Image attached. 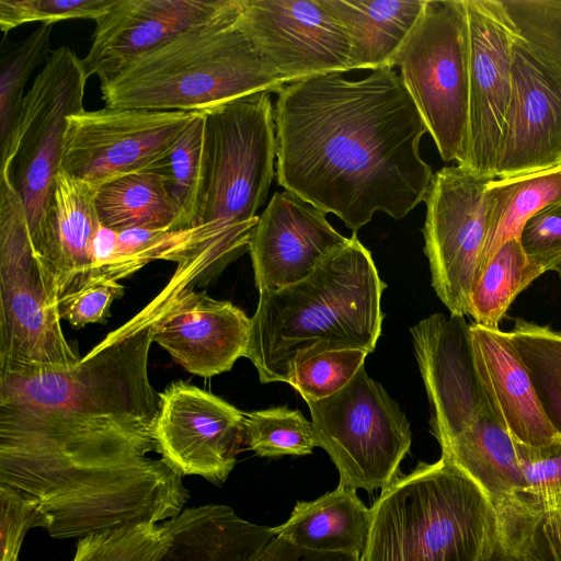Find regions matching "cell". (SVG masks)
Here are the masks:
<instances>
[{"instance_id": "20", "label": "cell", "mask_w": 561, "mask_h": 561, "mask_svg": "<svg viewBox=\"0 0 561 561\" xmlns=\"http://www.w3.org/2000/svg\"><path fill=\"white\" fill-rule=\"evenodd\" d=\"M231 0H115L95 21L82 58L90 78H104L224 11Z\"/></svg>"}, {"instance_id": "6", "label": "cell", "mask_w": 561, "mask_h": 561, "mask_svg": "<svg viewBox=\"0 0 561 561\" xmlns=\"http://www.w3.org/2000/svg\"><path fill=\"white\" fill-rule=\"evenodd\" d=\"M80 359L34 252L24 203L1 173L0 373L66 369Z\"/></svg>"}, {"instance_id": "28", "label": "cell", "mask_w": 561, "mask_h": 561, "mask_svg": "<svg viewBox=\"0 0 561 561\" xmlns=\"http://www.w3.org/2000/svg\"><path fill=\"white\" fill-rule=\"evenodd\" d=\"M94 205L100 224L115 231L190 229L161 176L150 167L98 186Z\"/></svg>"}, {"instance_id": "22", "label": "cell", "mask_w": 561, "mask_h": 561, "mask_svg": "<svg viewBox=\"0 0 561 561\" xmlns=\"http://www.w3.org/2000/svg\"><path fill=\"white\" fill-rule=\"evenodd\" d=\"M476 367L489 401L515 442L541 446L561 435L545 414L507 332L469 325Z\"/></svg>"}, {"instance_id": "42", "label": "cell", "mask_w": 561, "mask_h": 561, "mask_svg": "<svg viewBox=\"0 0 561 561\" xmlns=\"http://www.w3.org/2000/svg\"><path fill=\"white\" fill-rule=\"evenodd\" d=\"M123 295L124 286L119 282L98 278L59 299L58 313L61 320L77 328L104 322L112 302Z\"/></svg>"}, {"instance_id": "11", "label": "cell", "mask_w": 561, "mask_h": 561, "mask_svg": "<svg viewBox=\"0 0 561 561\" xmlns=\"http://www.w3.org/2000/svg\"><path fill=\"white\" fill-rule=\"evenodd\" d=\"M491 180L458 164L446 167L434 173L425 197L424 253L432 286L450 314L468 316L488 234Z\"/></svg>"}, {"instance_id": "14", "label": "cell", "mask_w": 561, "mask_h": 561, "mask_svg": "<svg viewBox=\"0 0 561 561\" xmlns=\"http://www.w3.org/2000/svg\"><path fill=\"white\" fill-rule=\"evenodd\" d=\"M245 414L221 398L184 381L160 393L153 424L157 453L183 476L222 484L245 443Z\"/></svg>"}, {"instance_id": "18", "label": "cell", "mask_w": 561, "mask_h": 561, "mask_svg": "<svg viewBox=\"0 0 561 561\" xmlns=\"http://www.w3.org/2000/svg\"><path fill=\"white\" fill-rule=\"evenodd\" d=\"M162 293L165 299L153 342L188 373L209 378L229 371L244 357L250 318L241 309L173 277Z\"/></svg>"}, {"instance_id": "24", "label": "cell", "mask_w": 561, "mask_h": 561, "mask_svg": "<svg viewBox=\"0 0 561 561\" xmlns=\"http://www.w3.org/2000/svg\"><path fill=\"white\" fill-rule=\"evenodd\" d=\"M491 504L493 529L483 561H561V496L519 490Z\"/></svg>"}, {"instance_id": "5", "label": "cell", "mask_w": 561, "mask_h": 561, "mask_svg": "<svg viewBox=\"0 0 561 561\" xmlns=\"http://www.w3.org/2000/svg\"><path fill=\"white\" fill-rule=\"evenodd\" d=\"M492 529L486 494L442 455L381 490L360 561H483Z\"/></svg>"}, {"instance_id": "8", "label": "cell", "mask_w": 561, "mask_h": 561, "mask_svg": "<svg viewBox=\"0 0 561 561\" xmlns=\"http://www.w3.org/2000/svg\"><path fill=\"white\" fill-rule=\"evenodd\" d=\"M391 67L445 162L465 165L469 131V45L465 0H426Z\"/></svg>"}, {"instance_id": "33", "label": "cell", "mask_w": 561, "mask_h": 561, "mask_svg": "<svg viewBox=\"0 0 561 561\" xmlns=\"http://www.w3.org/2000/svg\"><path fill=\"white\" fill-rule=\"evenodd\" d=\"M53 24H41L25 39L3 51L0 58V140L1 164L10 158L20 113L24 101V87L50 50Z\"/></svg>"}, {"instance_id": "26", "label": "cell", "mask_w": 561, "mask_h": 561, "mask_svg": "<svg viewBox=\"0 0 561 561\" xmlns=\"http://www.w3.org/2000/svg\"><path fill=\"white\" fill-rule=\"evenodd\" d=\"M371 522V507L356 490L337 485L311 501H298L289 518L273 527L290 542L324 552H344L360 557Z\"/></svg>"}, {"instance_id": "1", "label": "cell", "mask_w": 561, "mask_h": 561, "mask_svg": "<svg viewBox=\"0 0 561 561\" xmlns=\"http://www.w3.org/2000/svg\"><path fill=\"white\" fill-rule=\"evenodd\" d=\"M277 181L356 232L423 202L433 171L424 121L393 68L359 80L327 73L285 85L274 108Z\"/></svg>"}, {"instance_id": "7", "label": "cell", "mask_w": 561, "mask_h": 561, "mask_svg": "<svg viewBox=\"0 0 561 561\" xmlns=\"http://www.w3.org/2000/svg\"><path fill=\"white\" fill-rule=\"evenodd\" d=\"M203 121L195 227L256 220L275 174L276 131L270 93L245 95L203 111Z\"/></svg>"}, {"instance_id": "36", "label": "cell", "mask_w": 561, "mask_h": 561, "mask_svg": "<svg viewBox=\"0 0 561 561\" xmlns=\"http://www.w3.org/2000/svg\"><path fill=\"white\" fill-rule=\"evenodd\" d=\"M163 537L162 523L95 533L79 539L72 561H152Z\"/></svg>"}, {"instance_id": "23", "label": "cell", "mask_w": 561, "mask_h": 561, "mask_svg": "<svg viewBox=\"0 0 561 561\" xmlns=\"http://www.w3.org/2000/svg\"><path fill=\"white\" fill-rule=\"evenodd\" d=\"M163 542L152 561H256L275 536L221 504L185 507L164 520Z\"/></svg>"}, {"instance_id": "3", "label": "cell", "mask_w": 561, "mask_h": 561, "mask_svg": "<svg viewBox=\"0 0 561 561\" xmlns=\"http://www.w3.org/2000/svg\"><path fill=\"white\" fill-rule=\"evenodd\" d=\"M380 278L356 233L302 280L259 293L244 357L262 383L287 382L300 364L324 352H374L381 334Z\"/></svg>"}, {"instance_id": "4", "label": "cell", "mask_w": 561, "mask_h": 561, "mask_svg": "<svg viewBox=\"0 0 561 561\" xmlns=\"http://www.w3.org/2000/svg\"><path fill=\"white\" fill-rule=\"evenodd\" d=\"M243 0L101 78L106 107L203 112L285 84L241 23Z\"/></svg>"}, {"instance_id": "39", "label": "cell", "mask_w": 561, "mask_h": 561, "mask_svg": "<svg viewBox=\"0 0 561 561\" xmlns=\"http://www.w3.org/2000/svg\"><path fill=\"white\" fill-rule=\"evenodd\" d=\"M115 0H0V27L5 34L31 22L54 24L72 19L96 21Z\"/></svg>"}, {"instance_id": "2", "label": "cell", "mask_w": 561, "mask_h": 561, "mask_svg": "<svg viewBox=\"0 0 561 561\" xmlns=\"http://www.w3.org/2000/svg\"><path fill=\"white\" fill-rule=\"evenodd\" d=\"M164 299L160 291L70 368L0 373V428L80 446L153 438L160 393L148 358Z\"/></svg>"}, {"instance_id": "12", "label": "cell", "mask_w": 561, "mask_h": 561, "mask_svg": "<svg viewBox=\"0 0 561 561\" xmlns=\"http://www.w3.org/2000/svg\"><path fill=\"white\" fill-rule=\"evenodd\" d=\"M197 112L104 107L67 119L60 171L94 187L153 164Z\"/></svg>"}, {"instance_id": "17", "label": "cell", "mask_w": 561, "mask_h": 561, "mask_svg": "<svg viewBox=\"0 0 561 561\" xmlns=\"http://www.w3.org/2000/svg\"><path fill=\"white\" fill-rule=\"evenodd\" d=\"M561 164V67L519 37L514 46L512 96L495 176L531 173Z\"/></svg>"}, {"instance_id": "34", "label": "cell", "mask_w": 561, "mask_h": 561, "mask_svg": "<svg viewBox=\"0 0 561 561\" xmlns=\"http://www.w3.org/2000/svg\"><path fill=\"white\" fill-rule=\"evenodd\" d=\"M203 144V112H197L170 150L150 165L161 176L187 228L195 227L197 217Z\"/></svg>"}, {"instance_id": "13", "label": "cell", "mask_w": 561, "mask_h": 561, "mask_svg": "<svg viewBox=\"0 0 561 561\" xmlns=\"http://www.w3.org/2000/svg\"><path fill=\"white\" fill-rule=\"evenodd\" d=\"M469 45V131L465 168L496 179L520 37L501 0H465Z\"/></svg>"}, {"instance_id": "31", "label": "cell", "mask_w": 561, "mask_h": 561, "mask_svg": "<svg viewBox=\"0 0 561 561\" xmlns=\"http://www.w3.org/2000/svg\"><path fill=\"white\" fill-rule=\"evenodd\" d=\"M543 270L527 256L520 239L503 243L477 276L469 297L468 316L489 329H499L514 299Z\"/></svg>"}, {"instance_id": "15", "label": "cell", "mask_w": 561, "mask_h": 561, "mask_svg": "<svg viewBox=\"0 0 561 561\" xmlns=\"http://www.w3.org/2000/svg\"><path fill=\"white\" fill-rule=\"evenodd\" d=\"M241 23L285 83L351 71V45L322 0H243Z\"/></svg>"}, {"instance_id": "16", "label": "cell", "mask_w": 561, "mask_h": 561, "mask_svg": "<svg viewBox=\"0 0 561 561\" xmlns=\"http://www.w3.org/2000/svg\"><path fill=\"white\" fill-rule=\"evenodd\" d=\"M465 317L433 313L410 329L440 447L494 411L479 377Z\"/></svg>"}, {"instance_id": "29", "label": "cell", "mask_w": 561, "mask_h": 561, "mask_svg": "<svg viewBox=\"0 0 561 561\" xmlns=\"http://www.w3.org/2000/svg\"><path fill=\"white\" fill-rule=\"evenodd\" d=\"M486 197L489 227L476 278L503 243L520 239L525 225L533 216L561 203V164L491 180L486 186Z\"/></svg>"}, {"instance_id": "40", "label": "cell", "mask_w": 561, "mask_h": 561, "mask_svg": "<svg viewBox=\"0 0 561 561\" xmlns=\"http://www.w3.org/2000/svg\"><path fill=\"white\" fill-rule=\"evenodd\" d=\"M0 561H18L23 539L28 529L47 530L48 517L32 497L0 484Z\"/></svg>"}, {"instance_id": "37", "label": "cell", "mask_w": 561, "mask_h": 561, "mask_svg": "<svg viewBox=\"0 0 561 561\" xmlns=\"http://www.w3.org/2000/svg\"><path fill=\"white\" fill-rule=\"evenodd\" d=\"M368 353L359 348H343L316 355L293 371L288 383L305 401H318L342 390L365 366Z\"/></svg>"}, {"instance_id": "21", "label": "cell", "mask_w": 561, "mask_h": 561, "mask_svg": "<svg viewBox=\"0 0 561 561\" xmlns=\"http://www.w3.org/2000/svg\"><path fill=\"white\" fill-rule=\"evenodd\" d=\"M96 187L59 171L33 243L51 298L56 304L94 280L93 243L101 226Z\"/></svg>"}, {"instance_id": "32", "label": "cell", "mask_w": 561, "mask_h": 561, "mask_svg": "<svg viewBox=\"0 0 561 561\" xmlns=\"http://www.w3.org/2000/svg\"><path fill=\"white\" fill-rule=\"evenodd\" d=\"M507 334L530 376L546 416L561 435V333L516 319Z\"/></svg>"}, {"instance_id": "25", "label": "cell", "mask_w": 561, "mask_h": 561, "mask_svg": "<svg viewBox=\"0 0 561 561\" xmlns=\"http://www.w3.org/2000/svg\"><path fill=\"white\" fill-rule=\"evenodd\" d=\"M343 27L354 69L392 68L391 61L426 0H322Z\"/></svg>"}, {"instance_id": "30", "label": "cell", "mask_w": 561, "mask_h": 561, "mask_svg": "<svg viewBox=\"0 0 561 561\" xmlns=\"http://www.w3.org/2000/svg\"><path fill=\"white\" fill-rule=\"evenodd\" d=\"M257 220L230 227L208 224L182 230L117 231L115 253L102 278L119 282L156 260L181 264L211 243L253 229Z\"/></svg>"}, {"instance_id": "38", "label": "cell", "mask_w": 561, "mask_h": 561, "mask_svg": "<svg viewBox=\"0 0 561 561\" xmlns=\"http://www.w3.org/2000/svg\"><path fill=\"white\" fill-rule=\"evenodd\" d=\"M520 38L561 67V0H501Z\"/></svg>"}, {"instance_id": "45", "label": "cell", "mask_w": 561, "mask_h": 561, "mask_svg": "<svg viewBox=\"0 0 561 561\" xmlns=\"http://www.w3.org/2000/svg\"><path fill=\"white\" fill-rule=\"evenodd\" d=\"M560 279H561V272H560Z\"/></svg>"}, {"instance_id": "35", "label": "cell", "mask_w": 561, "mask_h": 561, "mask_svg": "<svg viewBox=\"0 0 561 561\" xmlns=\"http://www.w3.org/2000/svg\"><path fill=\"white\" fill-rule=\"evenodd\" d=\"M245 444L261 457L305 456L317 447L314 427L287 407L245 414Z\"/></svg>"}, {"instance_id": "43", "label": "cell", "mask_w": 561, "mask_h": 561, "mask_svg": "<svg viewBox=\"0 0 561 561\" xmlns=\"http://www.w3.org/2000/svg\"><path fill=\"white\" fill-rule=\"evenodd\" d=\"M520 242L529 260L543 272H561V203L533 216L523 229Z\"/></svg>"}, {"instance_id": "27", "label": "cell", "mask_w": 561, "mask_h": 561, "mask_svg": "<svg viewBox=\"0 0 561 561\" xmlns=\"http://www.w3.org/2000/svg\"><path fill=\"white\" fill-rule=\"evenodd\" d=\"M440 449L491 503L525 489L515 440L494 411L478 416Z\"/></svg>"}, {"instance_id": "44", "label": "cell", "mask_w": 561, "mask_h": 561, "mask_svg": "<svg viewBox=\"0 0 561 561\" xmlns=\"http://www.w3.org/2000/svg\"><path fill=\"white\" fill-rule=\"evenodd\" d=\"M256 561H360V557L307 549L275 535L261 551Z\"/></svg>"}, {"instance_id": "41", "label": "cell", "mask_w": 561, "mask_h": 561, "mask_svg": "<svg viewBox=\"0 0 561 561\" xmlns=\"http://www.w3.org/2000/svg\"><path fill=\"white\" fill-rule=\"evenodd\" d=\"M517 462L529 494L561 496V437L541 446L515 442Z\"/></svg>"}, {"instance_id": "19", "label": "cell", "mask_w": 561, "mask_h": 561, "mask_svg": "<svg viewBox=\"0 0 561 561\" xmlns=\"http://www.w3.org/2000/svg\"><path fill=\"white\" fill-rule=\"evenodd\" d=\"M325 213L289 192L273 195L250 238L255 286L275 291L298 283L348 242Z\"/></svg>"}, {"instance_id": "9", "label": "cell", "mask_w": 561, "mask_h": 561, "mask_svg": "<svg viewBox=\"0 0 561 561\" xmlns=\"http://www.w3.org/2000/svg\"><path fill=\"white\" fill-rule=\"evenodd\" d=\"M307 404L317 447L335 465L339 485L371 492L398 478L411 447L410 425L365 366L335 394Z\"/></svg>"}, {"instance_id": "10", "label": "cell", "mask_w": 561, "mask_h": 561, "mask_svg": "<svg viewBox=\"0 0 561 561\" xmlns=\"http://www.w3.org/2000/svg\"><path fill=\"white\" fill-rule=\"evenodd\" d=\"M88 79L73 50H51L24 96L12 153L1 164L26 208L32 244L60 171L67 119L84 111Z\"/></svg>"}]
</instances>
